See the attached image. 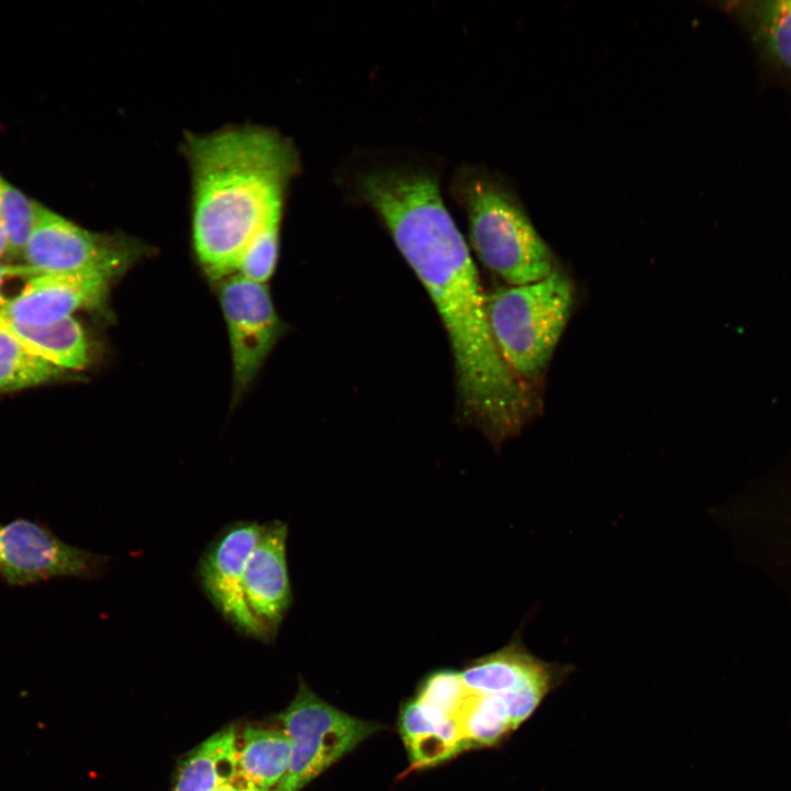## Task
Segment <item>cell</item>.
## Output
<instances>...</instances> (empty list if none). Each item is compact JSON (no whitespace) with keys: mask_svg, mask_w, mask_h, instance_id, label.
Wrapping results in <instances>:
<instances>
[{"mask_svg":"<svg viewBox=\"0 0 791 791\" xmlns=\"http://www.w3.org/2000/svg\"><path fill=\"white\" fill-rule=\"evenodd\" d=\"M359 189L439 313L465 415L494 443L515 435L532 414L533 398L494 343L477 268L436 178L416 169H379L363 175Z\"/></svg>","mask_w":791,"mask_h":791,"instance_id":"obj_1","label":"cell"},{"mask_svg":"<svg viewBox=\"0 0 791 791\" xmlns=\"http://www.w3.org/2000/svg\"><path fill=\"white\" fill-rule=\"evenodd\" d=\"M183 149L191 176L193 249L208 277L221 281L235 274L264 224L282 213L298 155L290 141L257 125L187 134Z\"/></svg>","mask_w":791,"mask_h":791,"instance_id":"obj_2","label":"cell"},{"mask_svg":"<svg viewBox=\"0 0 791 791\" xmlns=\"http://www.w3.org/2000/svg\"><path fill=\"white\" fill-rule=\"evenodd\" d=\"M455 187L467 214L471 245L490 271L509 286H520L557 268L549 245L501 180L469 169L457 177Z\"/></svg>","mask_w":791,"mask_h":791,"instance_id":"obj_3","label":"cell"},{"mask_svg":"<svg viewBox=\"0 0 791 791\" xmlns=\"http://www.w3.org/2000/svg\"><path fill=\"white\" fill-rule=\"evenodd\" d=\"M573 301L572 281L558 268L541 280L502 287L486 296L494 343L523 381L536 380L547 367Z\"/></svg>","mask_w":791,"mask_h":791,"instance_id":"obj_4","label":"cell"},{"mask_svg":"<svg viewBox=\"0 0 791 791\" xmlns=\"http://www.w3.org/2000/svg\"><path fill=\"white\" fill-rule=\"evenodd\" d=\"M277 717L290 740L291 759L276 791H300L381 728L325 702L303 681Z\"/></svg>","mask_w":791,"mask_h":791,"instance_id":"obj_5","label":"cell"},{"mask_svg":"<svg viewBox=\"0 0 791 791\" xmlns=\"http://www.w3.org/2000/svg\"><path fill=\"white\" fill-rule=\"evenodd\" d=\"M146 253V245L137 238L91 232L35 202L22 257L25 265L43 272H69L98 267L127 270Z\"/></svg>","mask_w":791,"mask_h":791,"instance_id":"obj_6","label":"cell"},{"mask_svg":"<svg viewBox=\"0 0 791 791\" xmlns=\"http://www.w3.org/2000/svg\"><path fill=\"white\" fill-rule=\"evenodd\" d=\"M109 564L107 556L67 544L38 521L18 517L0 524V578L9 586L94 579Z\"/></svg>","mask_w":791,"mask_h":791,"instance_id":"obj_7","label":"cell"},{"mask_svg":"<svg viewBox=\"0 0 791 791\" xmlns=\"http://www.w3.org/2000/svg\"><path fill=\"white\" fill-rule=\"evenodd\" d=\"M220 302L232 352L234 397L253 382L282 334L265 283L233 274L221 280Z\"/></svg>","mask_w":791,"mask_h":791,"instance_id":"obj_8","label":"cell"},{"mask_svg":"<svg viewBox=\"0 0 791 791\" xmlns=\"http://www.w3.org/2000/svg\"><path fill=\"white\" fill-rule=\"evenodd\" d=\"M261 531L263 525L254 521H238L224 527L202 554L197 575L220 615L238 633L264 642L243 592L245 566Z\"/></svg>","mask_w":791,"mask_h":791,"instance_id":"obj_9","label":"cell"},{"mask_svg":"<svg viewBox=\"0 0 791 791\" xmlns=\"http://www.w3.org/2000/svg\"><path fill=\"white\" fill-rule=\"evenodd\" d=\"M126 270L98 267L69 272H42L0 313L27 325H45L73 316L76 311L104 308L110 288Z\"/></svg>","mask_w":791,"mask_h":791,"instance_id":"obj_10","label":"cell"},{"mask_svg":"<svg viewBox=\"0 0 791 791\" xmlns=\"http://www.w3.org/2000/svg\"><path fill=\"white\" fill-rule=\"evenodd\" d=\"M287 536L286 523L276 520L264 524L244 570L245 602L264 642L275 639L292 601L286 557Z\"/></svg>","mask_w":791,"mask_h":791,"instance_id":"obj_11","label":"cell"},{"mask_svg":"<svg viewBox=\"0 0 791 791\" xmlns=\"http://www.w3.org/2000/svg\"><path fill=\"white\" fill-rule=\"evenodd\" d=\"M399 731L412 769L442 764L466 749L456 717L443 714L416 699L403 705Z\"/></svg>","mask_w":791,"mask_h":791,"instance_id":"obj_12","label":"cell"},{"mask_svg":"<svg viewBox=\"0 0 791 791\" xmlns=\"http://www.w3.org/2000/svg\"><path fill=\"white\" fill-rule=\"evenodd\" d=\"M724 9L770 64L791 74V0L732 1Z\"/></svg>","mask_w":791,"mask_h":791,"instance_id":"obj_13","label":"cell"},{"mask_svg":"<svg viewBox=\"0 0 791 791\" xmlns=\"http://www.w3.org/2000/svg\"><path fill=\"white\" fill-rule=\"evenodd\" d=\"M0 331L63 370H79L88 365L89 344L82 326L73 316L45 325H27L0 313Z\"/></svg>","mask_w":791,"mask_h":791,"instance_id":"obj_14","label":"cell"},{"mask_svg":"<svg viewBox=\"0 0 791 791\" xmlns=\"http://www.w3.org/2000/svg\"><path fill=\"white\" fill-rule=\"evenodd\" d=\"M237 746L232 725L208 737L180 765L172 791H214L238 778Z\"/></svg>","mask_w":791,"mask_h":791,"instance_id":"obj_15","label":"cell"},{"mask_svg":"<svg viewBox=\"0 0 791 791\" xmlns=\"http://www.w3.org/2000/svg\"><path fill=\"white\" fill-rule=\"evenodd\" d=\"M290 759L291 744L282 728H244L237 746V769L246 782L263 790H276Z\"/></svg>","mask_w":791,"mask_h":791,"instance_id":"obj_16","label":"cell"},{"mask_svg":"<svg viewBox=\"0 0 791 791\" xmlns=\"http://www.w3.org/2000/svg\"><path fill=\"white\" fill-rule=\"evenodd\" d=\"M63 369L37 356L12 335L0 331V392L48 382Z\"/></svg>","mask_w":791,"mask_h":791,"instance_id":"obj_17","label":"cell"},{"mask_svg":"<svg viewBox=\"0 0 791 791\" xmlns=\"http://www.w3.org/2000/svg\"><path fill=\"white\" fill-rule=\"evenodd\" d=\"M34 201L0 176V221L8 236V255L22 256L34 222Z\"/></svg>","mask_w":791,"mask_h":791,"instance_id":"obj_18","label":"cell"},{"mask_svg":"<svg viewBox=\"0 0 791 791\" xmlns=\"http://www.w3.org/2000/svg\"><path fill=\"white\" fill-rule=\"evenodd\" d=\"M282 213L271 216L244 250L235 274L265 283L272 275L279 248Z\"/></svg>","mask_w":791,"mask_h":791,"instance_id":"obj_19","label":"cell"},{"mask_svg":"<svg viewBox=\"0 0 791 791\" xmlns=\"http://www.w3.org/2000/svg\"><path fill=\"white\" fill-rule=\"evenodd\" d=\"M468 697L460 672L442 669L430 673L421 683L420 702L448 716L456 717Z\"/></svg>","mask_w":791,"mask_h":791,"instance_id":"obj_20","label":"cell"},{"mask_svg":"<svg viewBox=\"0 0 791 791\" xmlns=\"http://www.w3.org/2000/svg\"><path fill=\"white\" fill-rule=\"evenodd\" d=\"M43 271L27 265L0 264V308L18 299Z\"/></svg>","mask_w":791,"mask_h":791,"instance_id":"obj_21","label":"cell"},{"mask_svg":"<svg viewBox=\"0 0 791 791\" xmlns=\"http://www.w3.org/2000/svg\"><path fill=\"white\" fill-rule=\"evenodd\" d=\"M214 791H276V790H263L246 782L241 777L235 780L224 783L216 788Z\"/></svg>","mask_w":791,"mask_h":791,"instance_id":"obj_22","label":"cell"},{"mask_svg":"<svg viewBox=\"0 0 791 791\" xmlns=\"http://www.w3.org/2000/svg\"><path fill=\"white\" fill-rule=\"evenodd\" d=\"M8 249H9V243H8L7 232L4 230L3 224L0 222V258L4 254L8 255Z\"/></svg>","mask_w":791,"mask_h":791,"instance_id":"obj_23","label":"cell"},{"mask_svg":"<svg viewBox=\"0 0 791 791\" xmlns=\"http://www.w3.org/2000/svg\"><path fill=\"white\" fill-rule=\"evenodd\" d=\"M1 222V221H0Z\"/></svg>","mask_w":791,"mask_h":791,"instance_id":"obj_24","label":"cell"}]
</instances>
